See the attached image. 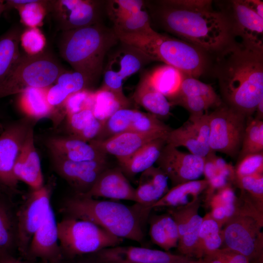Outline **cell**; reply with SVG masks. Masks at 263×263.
<instances>
[{
    "mask_svg": "<svg viewBox=\"0 0 263 263\" xmlns=\"http://www.w3.org/2000/svg\"><path fill=\"white\" fill-rule=\"evenodd\" d=\"M150 19L163 30L209 53L221 50L234 38L227 20L211 0L145 1Z\"/></svg>",
    "mask_w": 263,
    "mask_h": 263,
    "instance_id": "obj_1",
    "label": "cell"
},
{
    "mask_svg": "<svg viewBox=\"0 0 263 263\" xmlns=\"http://www.w3.org/2000/svg\"><path fill=\"white\" fill-rule=\"evenodd\" d=\"M216 53L213 71L223 103L251 116L263 98V50L234 39Z\"/></svg>",
    "mask_w": 263,
    "mask_h": 263,
    "instance_id": "obj_2",
    "label": "cell"
},
{
    "mask_svg": "<svg viewBox=\"0 0 263 263\" xmlns=\"http://www.w3.org/2000/svg\"><path fill=\"white\" fill-rule=\"evenodd\" d=\"M119 41L113 29L100 22L61 32L58 48L61 57L92 89L103 73L105 56Z\"/></svg>",
    "mask_w": 263,
    "mask_h": 263,
    "instance_id": "obj_3",
    "label": "cell"
},
{
    "mask_svg": "<svg viewBox=\"0 0 263 263\" xmlns=\"http://www.w3.org/2000/svg\"><path fill=\"white\" fill-rule=\"evenodd\" d=\"M120 42L140 50L152 61H162L181 71L186 76L198 79L209 66L207 52L179 38L156 32H114Z\"/></svg>",
    "mask_w": 263,
    "mask_h": 263,
    "instance_id": "obj_4",
    "label": "cell"
},
{
    "mask_svg": "<svg viewBox=\"0 0 263 263\" xmlns=\"http://www.w3.org/2000/svg\"><path fill=\"white\" fill-rule=\"evenodd\" d=\"M62 210L68 217L90 221L116 237L143 241L141 219L144 215L136 206L76 194L65 201Z\"/></svg>",
    "mask_w": 263,
    "mask_h": 263,
    "instance_id": "obj_5",
    "label": "cell"
},
{
    "mask_svg": "<svg viewBox=\"0 0 263 263\" xmlns=\"http://www.w3.org/2000/svg\"><path fill=\"white\" fill-rule=\"evenodd\" d=\"M66 70L49 51L22 54L12 71L0 84V99L19 94L31 88H48Z\"/></svg>",
    "mask_w": 263,
    "mask_h": 263,
    "instance_id": "obj_6",
    "label": "cell"
},
{
    "mask_svg": "<svg viewBox=\"0 0 263 263\" xmlns=\"http://www.w3.org/2000/svg\"><path fill=\"white\" fill-rule=\"evenodd\" d=\"M57 231L61 250L71 256L96 253L123 242L93 223L68 216L57 223Z\"/></svg>",
    "mask_w": 263,
    "mask_h": 263,
    "instance_id": "obj_7",
    "label": "cell"
},
{
    "mask_svg": "<svg viewBox=\"0 0 263 263\" xmlns=\"http://www.w3.org/2000/svg\"><path fill=\"white\" fill-rule=\"evenodd\" d=\"M208 116L210 150L235 157L241 148L247 117L223 103Z\"/></svg>",
    "mask_w": 263,
    "mask_h": 263,
    "instance_id": "obj_8",
    "label": "cell"
},
{
    "mask_svg": "<svg viewBox=\"0 0 263 263\" xmlns=\"http://www.w3.org/2000/svg\"><path fill=\"white\" fill-rule=\"evenodd\" d=\"M263 224L246 215L234 214L222 229L225 247L255 263H263Z\"/></svg>",
    "mask_w": 263,
    "mask_h": 263,
    "instance_id": "obj_9",
    "label": "cell"
},
{
    "mask_svg": "<svg viewBox=\"0 0 263 263\" xmlns=\"http://www.w3.org/2000/svg\"><path fill=\"white\" fill-rule=\"evenodd\" d=\"M120 43V45L110 55L103 68V81L100 87L113 93L122 100L130 102L123 92L124 80L152 61L137 48Z\"/></svg>",
    "mask_w": 263,
    "mask_h": 263,
    "instance_id": "obj_10",
    "label": "cell"
},
{
    "mask_svg": "<svg viewBox=\"0 0 263 263\" xmlns=\"http://www.w3.org/2000/svg\"><path fill=\"white\" fill-rule=\"evenodd\" d=\"M53 181L32 191L17 210V249L26 254L35 232L45 218L51 205Z\"/></svg>",
    "mask_w": 263,
    "mask_h": 263,
    "instance_id": "obj_11",
    "label": "cell"
},
{
    "mask_svg": "<svg viewBox=\"0 0 263 263\" xmlns=\"http://www.w3.org/2000/svg\"><path fill=\"white\" fill-rule=\"evenodd\" d=\"M105 2L95 0H48V12L57 30L75 29L100 23Z\"/></svg>",
    "mask_w": 263,
    "mask_h": 263,
    "instance_id": "obj_12",
    "label": "cell"
},
{
    "mask_svg": "<svg viewBox=\"0 0 263 263\" xmlns=\"http://www.w3.org/2000/svg\"><path fill=\"white\" fill-rule=\"evenodd\" d=\"M32 127L33 121L25 117L5 126L0 134V186L13 194L19 192L14 167Z\"/></svg>",
    "mask_w": 263,
    "mask_h": 263,
    "instance_id": "obj_13",
    "label": "cell"
},
{
    "mask_svg": "<svg viewBox=\"0 0 263 263\" xmlns=\"http://www.w3.org/2000/svg\"><path fill=\"white\" fill-rule=\"evenodd\" d=\"M220 9L227 20L233 38L239 37L242 42L263 50V18L252 11L244 0L222 2Z\"/></svg>",
    "mask_w": 263,
    "mask_h": 263,
    "instance_id": "obj_14",
    "label": "cell"
},
{
    "mask_svg": "<svg viewBox=\"0 0 263 263\" xmlns=\"http://www.w3.org/2000/svg\"><path fill=\"white\" fill-rule=\"evenodd\" d=\"M104 8L113 23L114 32L139 33L153 30L144 0H107Z\"/></svg>",
    "mask_w": 263,
    "mask_h": 263,
    "instance_id": "obj_15",
    "label": "cell"
},
{
    "mask_svg": "<svg viewBox=\"0 0 263 263\" xmlns=\"http://www.w3.org/2000/svg\"><path fill=\"white\" fill-rule=\"evenodd\" d=\"M205 158L182 152L166 144L156 162L173 186L195 180L203 174Z\"/></svg>",
    "mask_w": 263,
    "mask_h": 263,
    "instance_id": "obj_16",
    "label": "cell"
},
{
    "mask_svg": "<svg viewBox=\"0 0 263 263\" xmlns=\"http://www.w3.org/2000/svg\"><path fill=\"white\" fill-rule=\"evenodd\" d=\"M95 253L98 263H181L191 260L167 251L120 245L106 248Z\"/></svg>",
    "mask_w": 263,
    "mask_h": 263,
    "instance_id": "obj_17",
    "label": "cell"
},
{
    "mask_svg": "<svg viewBox=\"0 0 263 263\" xmlns=\"http://www.w3.org/2000/svg\"><path fill=\"white\" fill-rule=\"evenodd\" d=\"M51 158L55 170L78 194L87 192L108 168L106 160L72 161L53 156Z\"/></svg>",
    "mask_w": 263,
    "mask_h": 263,
    "instance_id": "obj_18",
    "label": "cell"
},
{
    "mask_svg": "<svg viewBox=\"0 0 263 263\" xmlns=\"http://www.w3.org/2000/svg\"><path fill=\"white\" fill-rule=\"evenodd\" d=\"M167 134L126 132L105 140H94L89 143L102 153L113 155L121 164L148 143L159 138L167 137Z\"/></svg>",
    "mask_w": 263,
    "mask_h": 263,
    "instance_id": "obj_19",
    "label": "cell"
},
{
    "mask_svg": "<svg viewBox=\"0 0 263 263\" xmlns=\"http://www.w3.org/2000/svg\"><path fill=\"white\" fill-rule=\"evenodd\" d=\"M61 250L58 240L57 223L51 207L43 222L33 235L27 254L32 258L53 263L60 259Z\"/></svg>",
    "mask_w": 263,
    "mask_h": 263,
    "instance_id": "obj_20",
    "label": "cell"
},
{
    "mask_svg": "<svg viewBox=\"0 0 263 263\" xmlns=\"http://www.w3.org/2000/svg\"><path fill=\"white\" fill-rule=\"evenodd\" d=\"M84 89L93 90L80 73L67 70L60 74L55 83L47 89V99L53 110L51 120L55 126H58L65 118L62 109L67 97Z\"/></svg>",
    "mask_w": 263,
    "mask_h": 263,
    "instance_id": "obj_21",
    "label": "cell"
},
{
    "mask_svg": "<svg viewBox=\"0 0 263 263\" xmlns=\"http://www.w3.org/2000/svg\"><path fill=\"white\" fill-rule=\"evenodd\" d=\"M135 191V188L120 168H108L99 175L91 188L81 195L96 199L101 197L134 202Z\"/></svg>",
    "mask_w": 263,
    "mask_h": 263,
    "instance_id": "obj_22",
    "label": "cell"
},
{
    "mask_svg": "<svg viewBox=\"0 0 263 263\" xmlns=\"http://www.w3.org/2000/svg\"><path fill=\"white\" fill-rule=\"evenodd\" d=\"M13 172L19 182L25 183L32 190L38 189L44 185L40 160L35 145L33 127L28 132Z\"/></svg>",
    "mask_w": 263,
    "mask_h": 263,
    "instance_id": "obj_23",
    "label": "cell"
},
{
    "mask_svg": "<svg viewBox=\"0 0 263 263\" xmlns=\"http://www.w3.org/2000/svg\"><path fill=\"white\" fill-rule=\"evenodd\" d=\"M45 146L51 156L72 161L106 160V155L89 143L71 136L48 137Z\"/></svg>",
    "mask_w": 263,
    "mask_h": 263,
    "instance_id": "obj_24",
    "label": "cell"
},
{
    "mask_svg": "<svg viewBox=\"0 0 263 263\" xmlns=\"http://www.w3.org/2000/svg\"><path fill=\"white\" fill-rule=\"evenodd\" d=\"M168 179L158 167L152 166L141 172L138 186L135 188L134 202L150 211L151 207L169 190Z\"/></svg>",
    "mask_w": 263,
    "mask_h": 263,
    "instance_id": "obj_25",
    "label": "cell"
},
{
    "mask_svg": "<svg viewBox=\"0 0 263 263\" xmlns=\"http://www.w3.org/2000/svg\"><path fill=\"white\" fill-rule=\"evenodd\" d=\"M10 192L0 189V255L12 254L17 248V210Z\"/></svg>",
    "mask_w": 263,
    "mask_h": 263,
    "instance_id": "obj_26",
    "label": "cell"
},
{
    "mask_svg": "<svg viewBox=\"0 0 263 263\" xmlns=\"http://www.w3.org/2000/svg\"><path fill=\"white\" fill-rule=\"evenodd\" d=\"M132 97L136 103L160 119L171 114L170 102L151 85L146 73L141 75Z\"/></svg>",
    "mask_w": 263,
    "mask_h": 263,
    "instance_id": "obj_27",
    "label": "cell"
},
{
    "mask_svg": "<svg viewBox=\"0 0 263 263\" xmlns=\"http://www.w3.org/2000/svg\"><path fill=\"white\" fill-rule=\"evenodd\" d=\"M208 184L206 179L195 180L173 186L159 200L151 209L166 207L174 208L186 205L199 197L205 191Z\"/></svg>",
    "mask_w": 263,
    "mask_h": 263,
    "instance_id": "obj_28",
    "label": "cell"
},
{
    "mask_svg": "<svg viewBox=\"0 0 263 263\" xmlns=\"http://www.w3.org/2000/svg\"><path fill=\"white\" fill-rule=\"evenodd\" d=\"M22 31L20 25H14L0 36V84L8 76L21 56L19 45Z\"/></svg>",
    "mask_w": 263,
    "mask_h": 263,
    "instance_id": "obj_29",
    "label": "cell"
},
{
    "mask_svg": "<svg viewBox=\"0 0 263 263\" xmlns=\"http://www.w3.org/2000/svg\"><path fill=\"white\" fill-rule=\"evenodd\" d=\"M166 144V137L151 141L120 164V168L125 175L130 176L142 172L156 163L162 149Z\"/></svg>",
    "mask_w": 263,
    "mask_h": 263,
    "instance_id": "obj_30",
    "label": "cell"
},
{
    "mask_svg": "<svg viewBox=\"0 0 263 263\" xmlns=\"http://www.w3.org/2000/svg\"><path fill=\"white\" fill-rule=\"evenodd\" d=\"M146 73L151 85L169 102L177 96L186 76L179 70L166 64L157 66Z\"/></svg>",
    "mask_w": 263,
    "mask_h": 263,
    "instance_id": "obj_31",
    "label": "cell"
},
{
    "mask_svg": "<svg viewBox=\"0 0 263 263\" xmlns=\"http://www.w3.org/2000/svg\"><path fill=\"white\" fill-rule=\"evenodd\" d=\"M65 118L68 135L88 143L97 138L103 127V123L94 117L90 109L67 115Z\"/></svg>",
    "mask_w": 263,
    "mask_h": 263,
    "instance_id": "obj_32",
    "label": "cell"
},
{
    "mask_svg": "<svg viewBox=\"0 0 263 263\" xmlns=\"http://www.w3.org/2000/svg\"><path fill=\"white\" fill-rule=\"evenodd\" d=\"M48 88H28L19 94V105L26 117L33 121L52 119L53 110L47 99Z\"/></svg>",
    "mask_w": 263,
    "mask_h": 263,
    "instance_id": "obj_33",
    "label": "cell"
},
{
    "mask_svg": "<svg viewBox=\"0 0 263 263\" xmlns=\"http://www.w3.org/2000/svg\"><path fill=\"white\" fill-rule=\"evenodd\" d=\"M149 234L152 242L166 251L177 246L178 228L168 213L155 215L151 218Z\"/></svg>",
    "mask_w": 263,
    "mask_h": 263,
    "instance_id": "obj_34",
    "label": "cell"
},
{
    "mask_svg": "<svg viewBox=\"0 0 263 263\" xmlns=\"http://www.w3.org/2000/svg\"><path fill=\"white\" fill-rule=\"evenodd\" d=\"M223 244L222 228L209 213L202 218L193 256L201 258L220 248Z\"/></svg>",
    "mask_w": 263,
    "mask_h": 263,
    "instance_id": "obj_35",
    "label": "cell"
},
{
    "mask_svg": "<svg viewBox=\"0 0 263 263\" xmlns=\"http://www.w3.org/2000/svg\"><path fill=\"white\" fill-rule=\"evenodd\" d=\"M166 144L177 148L181 146L185 147L190 153L203 158L211 151L202 144L188 120L180 127L171 129L169 132L166 137Z\"/></svg>",
    "mask_w": 263,
    "mask_h": 263,
    "instance_id": "obj_36",
    "label": "cell"
},
{
    "mask_svg": "<svg viewBox=\"0 0 263 263\" xmlns=\"http://www.w3.org/2000/svg\"><path fill=\"white\" fill-rule=\"evenodd\" d=\"M130 102H126L105 89L100 87L94 91L92 110L94 117L104 122L117 110L129 108Z\"/></svg>",
    "mask_w": 263,
    "mask_h": 263,
    "instance_id": "obj_37",
    "label": "cell"
},
{
    "mask_svg": "<svg viewBox=\"0 0 263 263\" xmlns=\"http://www.w3.org/2000/svg\"><path fill=\"white\" fill-rule=\"evenodd\" d=\"M261 152H263V120L248 117L239 153V160L245 155Z\"/></svg>",
    "mask_w": 263,
    "mask_h": 263,
    "instance_id": "obj_38",
    "label": "cell"
},
{
    "mask_svg": "<svg viewBox=\"0 0 263 263\" xmlns=\"http://www.w3.org/2000/svg\"><path fill=\"white\" fill-rule=\"evenodd\" d=\"M135 109H119L103 123L101 131L95 140H105L116 134L129 132L134 117Z\"/></svg>",
    "mask_w": 263,
    "mask_h": 263,
    "instance_id": "obj_39",
    "label": "cell"
},
{
    "mask_svg": "<svg viewBox=\"0 0 263 263\" xmlns=\"http://www.w3.org/2000/svg\"><path fill=\"white\" fill-rule=\"evenodd\" d=\"M180 96H200L208 100L213 107H216L223 103L222 99L210 84L190 76L185 77L181 83L179 92L175 98Z\"/></svg>",
    "mask_w": 263,
    "mask_h": 263,
    "instance_id": "obj_40",
    "label": "cell"
},
{
    "mask_svg": "<svg viewBox=\"0 0 263 263\" xmlns=\"http://www.w3.org/2000/svg\"><path fill=\"white\" fill-rule=\"evenodd\" d=\"M48 0H30L25 4L16 6L20 21L28 28L41 26L48 12Z\"/></svg>",
    "mask_w": 263,
    "mask_h": 263,
    "instance_id": "obj_41",
    "label": "cell"
},
{
    "mask_svg": "<svg viewBox=\"0 0 263 263\" xmlns=\"http://www.w3.org/2000/svg\"><path fill=\"white\" fill-rule=\"evenodd\" d=\"M235 184L263 213V174L235 178Z\"/></svg>",
    "mask_w": 263,
    "mask_h": 263,
    "instance_id": "obj_42",
    "label": "cell"
},
{
    "mask_svg": "<svg viewBox=\"0 0 263 263\" xmlns=\"http://www.w3.org/2000/svg\"><path fill=\"white\" fill-rule=\"evenodd\" d=\"M200 204L199 197L186 205L168 209V213L177 225L179 238L185 233L194 217L198 214Z\"/></svg>",
    "mask_w": 263,
    "mask_h": 263,
    "instance_id": "obj_43",
    "label": "cell"
},
{
    "mask_svg": "<svg viewBox=\"0 0 263 263\" xmlns=\"http://www.w3.org/2000/svg\"><path fill=\"white\" fill-rule=\"evenodd\" d=\"M94 91L84 89L69 95L63 105L65 117L87 109H92Z\"/></svg>",
    "mask_w": 263,
    "mask_h": 263,
    "instance_id": "obj_44",
    "label": "cell"
},
{
    "mask_svg": "<svg viewBox=\"0 0 263 263\" xmlns=\"http://www.w3.org/2000/svg\"><path fill=\"white\" fill-rule=\"evenodd\" d=\"M20 43L26 54L36 55L44 50L46 38L38 27L28 28L23 30Z\"/></svg>",
    "mask_w": 263,
    "mask_h": 263,
    "instance_id": "obj_45",
    "label": "cell"
},
{
    "mask_svg": "<svg viewBox=\"0 0 263 263\" xmlns=\"http://www.w3.org/2000/svg\"><path fill=\"white\" fill-rule=\"evenodd\" d=\"M234 170L235 178L263 174V152L250 154L239 159Z\"/></svg>",
    "mask_w": 263,
    "mask_h": 263,
    "instance_id": "obj_46",
    "label": "cell"
},
{
    "mask_svg": "<svg viewBox=\"0 0 263 263\" xmlns=\"http://www.w3.org/2000/svg\"><path fill=\"white\" fill-rule=\"evenodd\" d=\"M169 102L171 106L177 105L183 107L190 114L204 113L208 108L213 107L205 98L197 96H177Z\"/></svg>",
    "mask_w": 263,
    "mask_h": 263,
    "instance_id": "obj_47",
    "label": "cell"
},
{
    "mask_svg": "<svg viewBox=\"0 0 263 263\" xmlns=\"http://www.w3.org/2000/svg\"><path fill=\"white\" fill-rule=\"evenodd\" d=\"M188 120L196 132L202 144L207 149L209 147V120L207 112L197 114H190Z\"/></svg>",
    "mask_w": 263,
    "mask_h": 263,
    "instance_id": "obj_48",
    "label": "cell"
},
{
    "mask_svg": "<svg viewBox=\"0 0 263 263\" xmlns=\"http://www.w3.org/2000/svg\"><path fill=\"white\" fill-rule=\"evenodd\" d=\"M211 207L209 212L211 217L218 224L221 228L227 221L225 209L222 205L215 206Z\"/></svg>",
    "mask_w": 263,
    "mask_h": 263,
    "instance_id": "obj_49",
    "label": "cell"
},
{
    "mask_svg": "<svg viewBox=\"0 0 263 263\" xmlns=\"http://www.w3.org/2000/svg\"><path fill=\"white\" fill-rule=\"evenodd\" d=\"M247 6L257 15L263 18V1L260 0H244Z\"/></svg>",
    "mask_w": 263,
    "mask_h": 263,
    "instance_id": "obj_50",
    "label": "cell"
},
{
    "mask_svg": "<svg viewBox=\"0 0 263 263\" xmlns=\"http://www.w3.org/2000/svg\"><path fill=\"white\" fill-rule=\"evenodd\" d=\"M227 263H255L250 262L243 255L234 251Z\"/></svg>",
    "mask_w": 263,
    "mask_h": 263,
    "instance_id": "obj_51",
    "label": "cell"
},
{
    "mask_svg": "<svg viewBox=\"0 0 263 263\" xmlns=\"http://www.w3.org/2000/svg\"><path fill=\"white\" fill-rule=\"evenodd\" d=\"M0 263H28L13 257L12 254L0 255Z\"/></svg>",
    "mask_w": 263,
    "mask_h": 263,
    "instance_id": "obj_52",
    "label": "cell"
},
{
    "mask_svg": "<svg viewBox=\"0 0 263 263\" xmlns=\"http://www.w3.org/2000/svg\"><path fill=\"white\" fill-rule=\"evenodd\" d=\"M255 113H256V119L263 120V98H262L258 103L256 106Z\"/></svg>",
    "mask_w": 263,
    "mask_h": 263,
    "instance_id": "obj_53",
    "label": "cell"
},
{
    "mask_svg": "<svg viewBox=\"0 0 263 263\" xmlns=\"http://www.w3.org/2000/svg\"><path fill=\"white\" fill-rule=\"evenodd\" d=\"M6 10L5 2L3 0H0V15L4 11Z\"/></svg>",
    "mask_w": 263,
    "mask_h": 263,
    "instance_id": "obj_54",
    "label": "cell"
},
{
    "mask_svg": "<svg viewBox=\"0 0 263 263\" xmlns=\"http://www.w3.org/2000/svg\"><path fill=\"white\" fill-rule=\"evenodd\" d=\"M4 128H5V126H4V125L0 121V134L2 132Z\"/></svg>",
    "mask_w": 263,
    "mask_h": 263,
    "instance_id": "obj_55",
    "label": "cell"
},
{
    "mask_svg": "<svg viewBox=\"0 0 263 263\" xmlns=\"http://www.w3.org/2000/svg\"><path fill=\"white\" fill-rule=\"evenodd\" d=\"M189 262H187V263H189Z\"/></svg>",
    "mask_w": 263,
    "mask_h": 263,
    "instance_id": "obj_56",
    "label": "cell"
}]
</instances>
